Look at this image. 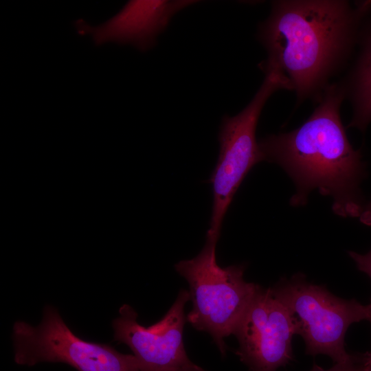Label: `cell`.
Instances as JSON below:
<instances>
[{
  "mask_svg": "<svg viewBox=\"0 0 371 371\" xmlns=\"http://www.w3.org/2000/svg\"><path fill=\"white\" fill-rule=\"evenodd\" d=\"M194 0L128 1L114 16L102 24L90 26L82 19L75 21L80 35L89 34L97 45L107 42L131 45L144 52L157 43V36L179 11L196 3Z\"/></svg>",
  "mask_w": 371,
  "mask_h": 371,
  "instance_id": "cell-9",
  "label": "cell"
},
{
  "mask_svg": "<svg viewBox=\"0 0 371 371\" xmlns=\"http://www.w3.org/2000/svg\"><path fill=\"white\" fill-rule=\"evenodd\" d=\"M368 352L354 354L352 358L346 362L335 363L328 369H324L314 364L311 371H363Z\"/></svg>",
  "mask_w": 371,
  "mask_h": 371,
  "instance_id": "cell-11",
  "label": "cell"
},
{
  "mask_svg": "<svg viewBox=\"0 0 371 371\" xmlns=\"http://www.w3.org/2000/svg\"><path fill=\"white\" fill-rule=\"evenodd\" d=\"M190 300L189 291L181 289L166 314L148 327L137 322L130 305L120 308V316L112 322L114 340L130 348L139 371H207L189 359L184 347V308Z\"/></svg>",
  "mask_w": 371,
  "mask_h": 371,
  "instance_id": "cell-8",
  "label": "cell"
},
{
  "mask_svg": "<svg viewBox=\"0 0 371 371\" xmlns=\"http://www.w3.org/2000/svg\"><path fill=\"white\" fill-rule=\"evenodd\" d=\"M299 330L271 288L259 286L233 333L239 345L236 355L249 371H277L292 360V339Z\"/></svg>",
  "mask_w": 371,
  "mask_h": 371,
  "instance_id": "cell-7",
  "label": "cell"
},
{
  "mask_svg": "<svg viewBox=\"0 0 371 371\" xmlns=\"http://www.w3.org/2000/svg\"><path fill=\"white\" fill-rule=\"evenodd\" d=\"M250 102L234 116L225 115L218 133L220 153L209 179L213 192L210 227L206 236L219 238L227 210L251 168L264 161L256 138L259 117L268 99L280 89L289 90L286 80L269 71Z\"/></svg>",
  "mask_w": 371,
  "mask_h": 371,
  "instance_id": "cell-5",
  "label": "cell"
},
{
  "mask_svg": "<svg viewBox=\"0 0 371 371\" xmlns=\"http://www.w3.org/2000/svg\"><path fill=\"white\" fill-rule=\"evenodd\" d=\"M359 218L363 224L371 225V201L364 204Z\"/></svg>",
  "mask_w": 371,
  "mask_h": 371,
  "instance_id": "cell-13",
  "label": "cell"
},
{
  "mask_svg": "<svg viewBox=\"0 0 371 371\" xmlns=\"http://www.w3.org/2000/svg\"><path fill=\"white\" fill-rule=\"evenodd\" d=\"M346 98L341 82L324 91L311 116L298 128L258 142L263 160L282 168L293 181V206L304 205L311 191L333 199V212L359 217L364 205L360 184L365 172L361 153L350 144L340 115Z\"/></svg>",
  "mask_w": 371,
  "mask_h": 371,
  "instance_id": "cell-2",
  "label": "cell"
},
{
  "mask_svg": "<svg viewBox=\"0 0 371 371\" xmlns=\"http://www.w3.org/2000/svg\"><path fill=\"white\" fill-rule=\"evenodd\" d=\"M350 257L355 261L359 270L366 273L371 278V249L365 254L348 251Z\"/></svg>",
  "mask_w": 371,
  "mask_h": 371,
  "instance_id": "cell-12",
  "label": "cell"
},
{
  "mask_svg": "<svg viewBox=\"0 0 371 371\" xmlns=\"http://www.w3.org/2000/svg\"><path fill=\"white\" fill-rule=\"evenodd\" d=\"M371 324V320L370 321ZM363 371H371V352H368Z\"/></svg>",
  "mask_w": 371,
  "mask_h": 371,
  "instance_id": "cell-14",
  "label": "cell"
},
{
  "mask_svg": "<svg viewBox=\"0 0 371 371\" xmlns=\"http://www.w3.org/2000/svg\"><path fill=\"white\" fill-rule=\"evenodd\" d=\"M357 41L359 52L350 74L341 82L352 103L353 114L348 127L364 131L371 122V1H366Z\"/></svg>",
  "mask_w": 371,
  "mask_h": 371,
  "instance_id": "cell-10",
  "label": "cell"
},
{
  "mask_svg": "<svg viewBox=\"0 0 371 371\" xmlns=\"http://www.w3.org/2000/svg\"><path fill=\"white\" fill-rule=\"evenodd\" d=\"M271 288L297 319L307 355H325L335 363L352 358L354 354L345 348V335L353 323L371 320V302L363 305L339 298L302 274L282 279Z\"/></svg>",
  "mask_w": 371,
  "mask_h": 371,
  "instance_id": "cell-4",
  "label": "cell"
},
{
  "mask_svg": "<svg viewBox=\"0 0 371 371\" xmlns=\"http://www.w3.org/2000/svg\"><path fill=\"white\" fill-rule=\"evenodd\" d=\"M218 238L206 236L194 258L175 265L189 284L192 309L187 321L199 331L208 333L225 356V338L233 335L260 285L244 279V264L221 267L216 262Z\"/></svg>",
  "mask_w": 371,
  "mask_h": 371,
  "instance_id": "cell-3",
  "label": "cell"
},
{
  "mask_svg": "<svg viewBox=\"0 0 371 371\" xmlns=\"http://www.w3.org/2000/svg\"><path fill=\"white\" fill-rule=\"evenodd\" d=\"M12 339L14 359L19 365L63 363L78 371H139L134 355L123 354L110 345L81 339L50 305L44 308L41 322L36 326L16 322Z\"/></svg>",
  "mask_w": 371,
  "mask_h": 371,
  "instance_id": "cell-6",
  "label": "cell"
},
{
  "mask_svg": "<svg viewBox=\"0 0 371 371\" xmlns=\"http://www.w3.org/2000/svg\"><path fill=\"white\" fill-rule=\"evenodd\" d=\"M271 5L258 29L267 54L260 67L280 74L297 103L318 100L357 43L366 1L352 5L344 0H278Z\"/></svg>",
  "mask_w": 371,
  "mask_h": 371,
  "instance_id": "cell-1",
  "label": "cell"
}]
</instances>
